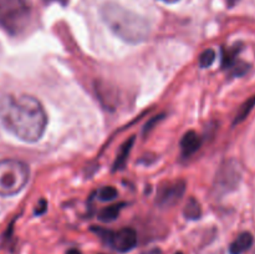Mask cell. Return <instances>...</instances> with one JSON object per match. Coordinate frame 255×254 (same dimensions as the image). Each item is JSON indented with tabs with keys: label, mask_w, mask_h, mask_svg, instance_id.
Segmentation results:
<instances>
[{
	"label": "cell",
	"mask_w": 255,
	"mask_h": 254,
	"mask_svg": "<svg viewBox=\"0 0 255 254\" xmlns=\"http://www.w3.org/2000/svg\"><path fill=\"white\" fill-rule=\"evenodd\" d=\"M101 17L116 36L128 44H141L151 34V25L143 16L119 4H105Z\"/></svg>",
	"instance_id": "obj_2"
},
{
	"label": "cell",
	"mask_w": 255,
	"mask_h": 254,
	"mask_svg": "<svg viewBox=\"0 0 255 254\" xmlns=\"http://www.w3.org/2000/svg\"><path fill=\"white\" fill-rule=\"evenodd\" d=\"M241 179L238 166L234 164V161H229L224 164L217 176V188L223 192H228L234 188Z\"/></svg>",
	"instance_id": "obj_7"
},
{
	"label": "cell",
	"mask_w": 255,
	"mask_h": 254,
	"mask_svg": "<svg viewBox=\"0 0 255 254\" xmlns=\"http://www.w3.org/2000/svg\"><path fill=\"white\" fill-rule=\"evenodd\" d=\"M176 254H183V253H181V252H177V253Z\"/></svg>",
	"instance_id": "obj_23"
},
{
	"label": "cell",
	"mask_w": 255,
	"mask_h": 254,
	"mask_svg": "<svg viewBox=\"0 0 255 254\" xmlns=\"http://www.w3.org/2000/svg\"><path fill=\"white\" fill-rule=\"evenodd\" d=\"M124 206L125 203H119V204H112V206L106 207V208H104L99 213V219L100 221L105 222V223L114 222L115 219L119 218L120 212L122 211Z\"/></svg>",
	"instance_id": "obj_12"
},
{
	"label": "cell",
	"mask_w": 255,
	"mask_h": 254,
	"mask_svg": "<svg viewBox=\"0 0 255 254\" xmlns=\"http://www.w3.org/2000/svg\"><path fill=\"white\" fill-rule=\"evenodd\" d=\"M186 192V182L183 179H177L173 182H167L159 187L156 196V203L159 207H172L178 203Z\"/></svg>",
	"instance_id": "obj_6"
},
{
	"label": "cell",
	"mask_w": 255,
	"mask_h": 254,
	"mask_svg": "<svg viewBox=\"0 0 255 254\" xmlns=\"http://www.w3.org/2000/svg\"><path fill=\"white\" fill-rule=\"evenodd\" d=\"M31 20V6L26 0H4L0 4V27L11 36L20 35Z\"/></svg>",
	"instance_id": "obj_4"
},
{
	"label": "cell",
	"mask_w": 255,
	"mask_h": 254,
	"mask_svg": "<svg viewBox=\"0 0 255 254\" xmlns=\"http://www.w3.org/2000/svg\"><path fill=\"white\" fill-rule=\"evenodd\" d=\"M254 243V238L249 232L239 234L236 241L229 246V253L231 254H243L252 248Z\"/></svg>",
	"instance_id": "obj_9"
},
{
	"label": "cell",
	"mask_w": 255,
	"mask_h": 254,
	"mask_svg": "<svg viewBox=\"0 0 255 254\" xmlns=\"http://www.w3.org/2000/svg\"><path fill=\"white\" fill-rule=\"evenodd\" d=\"M254 106H255V96L251 97V99H249L248 101L246 102V104L242 105L241 110H239V112L237 114V116H236V120H234V125L239 124V122H242V121H244V120L248 117V115L251 114L252 110L254 109Z\"/></svg>",
	"instance_id": "obj_14"
},
{
	"label": "cell",
	"mask_w": 255,
	"mask_h": 254,
	"mask_svg": "<svg viewBox=\"0 0 255 254\" xmlns=\"http://www.w3.org/2000/svg\"><path fill=\"white\" fill-rule=\"evenodd\" d=\"M117 194H119V192H117L116 188H114L112 186H105V187H102V188L99 189V193H97V196H99L100 201L109 202V201H112V199L116 198Z\"/></svg>",
	"instance_id": "obj_16"
},
{
	"label": "cell",
	"mask_w": 255,
	"mask_h": 254,
	"mask_svg": "<svg viewBox=\"0 0 255 254\" xmlns=\"http://www.w3.org/2000/svg\"><path fill=\"white\" fill-rule=\"evenodd\" d=\"M92 231L104 239L106 244H109L114 251L119 253H127L131 252L137 246V233L133 228H122L119 231H109L105 228H92Z\"/></svg>",
	"instance_id": "obj_5"
},
{
	"label": "cell",
	"mask_w": 255,
	"mask_h": 254,
	"mask_svg": "<svg viewBox=\"0 0 255 254\" xmlns=\"http://www.w3.org/2000/svg\"><path fill=\"white\" fill-rule=\"evenodd\" d=\"M239 1H241V0H227V4H228L229 7H233L236 6Z\"/></svg>",
	"instance_id": "obj_20"
},
{
	"label": "cell",
	"mask_w": 255,
	"mask_h": 254,
	"mask_svg": "<svg viewBox=\"0 0 255 254\" xmlns=\"http://www.w3.org/2000/svg\"><path fill=\"white\" fill-rule=\"evenodd\" d=\"M241 47L233 46L231 49H224L223 50V59H222V66L223 69H233L238 61H237V56H238Z\"/></svg>",
	"instance_id": "obj_13"
},
{
	"label": "cell",
	"mask_w": 255,
	"mask_h": 254,
	"mask_svg": "<svg viewBox=\"0 0 255 254\" xmlns=\"http://www.w3.org/2000/svg\"><path fill=\"white\" fill-rule=\"evenodd\" d=\"M216 51H214L213 49L204 50L201 54V56H199V66H201L202 69H207V67L212 66L213 62L216 61Z\"/></svg>",
	"instance_id": "obj_15"
},
{
	"label": "cell",
	"mask_w": 255,
	"mask_h": 254,
	"mask_svg": "<svg viewBox=\"0 0 255 254\" xmlns=\"http://www.w3.org/2000/svg\"><path fill=\"white\" fill-rule=\"evenodd\" d=\"M67 1L69 0H44V2H46V4H50V2H60L62 5H66Z\"/></svg>",
	"instance_id": "obj_19"
},
{
	"label": "cell",
	"mask_w": 255,
	"mask_h": 254,
	"mask_svg": "<svg viewBox=\"0 0 255 254\" xmlns=\"http://www.w3.org/2000/svg\"><path fill=\"white\" fill-rule=\"evenodd\" d=\"M161 1H163V2H167V4H173V2H177V1H179V0H161Z\"/></svg>",
	"instance_id": "obj_22"
},
{
	"label": "cell",
	"mask_w": 255,
	"mask_h": 254,
	"mask_svg": "<svg viewBox=\"0 0 255 254\" xmlns=\"http://www.w3.org/2000/svg\"><path fill=\"white\" fill-rule=\"evenodd\" d=\"M39 208H36V211H35V214H37V216H40V214L44 213L45 211H46V202L44 201V199H41V201L39 202Z\"/></svg>",
	"instance_id": "obj_17"
},
{
	"label": "cell",
	"mask_w": 255,
	"mask_h": 254,
	"mask_svg": "<svg viewBox=\"0 0 255 254\" xmlns=\"http://www.w3.org/2000/svg\"><path fill=\"white\" fill-rule=\"evenodd\" d=\"M66 254H81V252L77 251V249H69L66 252Z\"/></svg>",
	"instance_id": "obj_21"
},
{
	"label": "cell",
	"mask_w": 255,
	"mask_h": 254,
	"mask_svg": "<svg viewBox=\"0 0 255 254\" xmlns=\"http://www.w3.org/2000/svg\"><path fill=\"white\" fill-rule=\"evenodd\" d=\"M141 254H162V251L159 248H153V249H149V251L142 252Z\"/></svg>",
	"instance_id": "obj_18"
},
{
	"label": "cell",
	"mask_w": 255,
	"mask_h": 254,
	"mask_svg": "<svg viewBox=\"0 0 255 254\" xmlns=\"http://www.w3.org/2000/svg\"><path fill=\"white\" fill-rule=\"evenodd\" d=\"M133 143H134V136H132L129 137V138L127 139L121 147H120V151L117 152L116 159H115L114 167H112L114 171H120V169L125 168V166H126L127 163V159H128L129 153H131L132 151V147H133Z\"/></svg>",
	"instance_id": "obj_10"
},
{
	"label": "cell",
	"mask_w": 255,
	"mask_h": 254,
	"mask_svg": "<svg viewBox=\"0 0 255 254\" xmlns=\"http://www.w3.org/2000/svg\"><path fill=\"white\" fill-rule=\"evenodd\" d=\"M30 169L20 159L6 158L0 161V196L11 197L20 193L29 182Z\"/></svg>",
	"instance_id": "obj_3"
},
{
	"label": "cell",
	"mask_w": 255,
	"mask_h": 254,
	"mask_svg": "<svg viewBox=\"0 0 255 254\" xmlns=\"http://www.w3.org/2000/svg\"><path fill=\"white\" fill-rule=\"evenodd\" d=\"M0 122L16 138L34 143L46 131L47 115L34 96L5 95L0 99Z\"/></svg>",
	"instance_id": "obj_1"
},
{
	"label": "cell",
	"mask_w": 255,
	"mask_h": 254,
	"mask_svg": "<svg viewBox=\"0 0 255 254\" xmlns=\"http://www.w3.org/2000/svg\"><path fill=\"white\" fill-rule=\"evenodd\" d=\"M202 146V138L196 131H188L181 139V152L184 158L196 153Z\"/></svg>",
	"instance_id": "obj_8"
},
{
	"label": "cell",
	"mask_w": 255,
	"mask_h": 254,
	"mask_svg": "<svg viewBox=\"0 0 255 254\" xmlns=\"http://www.w3.org/2000/svg\"><path fill=\"white\" fill-rule=\"evenodd\" d=\"M183 214L189 221H197L202 217V207L196 198L191 197L184 206Z\"/></svg>",
	"instance_id": "obj_11"
}]
</instances>
